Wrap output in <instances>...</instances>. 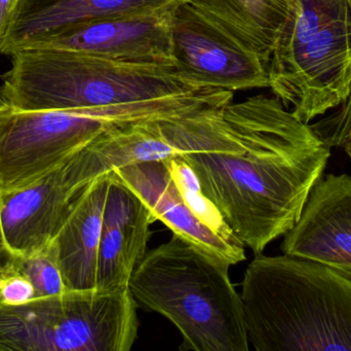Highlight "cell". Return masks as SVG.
Listing matches in <instances>:
<instances>
[{
	"mask_svg": "<svg viewBox=\"0 0 351 351\" xmlns=\"http://www.w3.org/2000/svg\"><path fill=\"white\" fill-rule=\"evenodd\" d=\"M241 297L255 350L351 351V280L323 264L258 253Z\"/></svg>",
	"mask_w": 351,
	"mask_h": 351,
	"instance_id": "7a4b0ae2",
	"label": "cell"
},
{
	"mask_svg": "<svg viewBox=\"0 0 351 351\" xmlns=\"http://www.w3.org/2000/svg\"><path fill=\"white\" fill-rule=\"evenodd\" d=\"M10 58L0 96L18 111L90 109L197 90L180 80L173 66L127 63L60 49H23Z\"/></svg>",
	"mask_w": 351,
	"mask_h": 351,
	"instance_id": "277c9868",
	"label": "cell"
},
{
	"mask_svg": "<svg viewBox=\"0 0 351 351\" xmlns=\"http://www.w3.org/2000/svg\"><path fill=\"white\" fill-rule=\"evenodd\" d=\"M269 60V88L304 123L350 95L351 0H286Z\"/></svg>",
	"mask_w": 351,
	"mask_h": 351,
	"instance_id": "5b68a950",
	"label": "cell"
},
{
	"mask_svg": "<svg viewBox=\"0 0 351 351\" xmlns=\"http://www.w3.org/2000/svg\"><path fill=\"white\" fill-rule=\"evenodd\" d=\"M18 265V257L10 249L3 229H2L1 218H0V280L8 275L10 272L14 271Z\"/></svg>",
	"mask_w": 351,
	"mask_h": 351,
	"instance_id": "ffe728a7",
	"label": "cell"
},
{
	"mask_svg": "<svg viewBox=\"0 0 351 351\" xmlns=\"http://www.w3.org/2000/svg\"><path fill=\"white\" fill-rule=\"evenodd\" d=\"M19 0H0V41L3 36L10 14Z\"/></svg>",
	"mask_w": 351,
	"mask_h": 351,
	"instance_id": "44dd1931",
	"label": "cell"
},
{
	"mask_svg": "<svg viewBox=\"0 0 351 351\" xmlns=\"http://www.w3.org/2000/svg\"><path fill=\"white\" fill-rule=\"evenodd\" d=\"M166 117L111 128L76 152L70 163L80 185L86 188L97 177L128 165L179 156L165 127Z\"/></svg>",
	"mask_w": 351,
	"mask_h": 351,
	"instance_id": "9a60e30c",
	"label": "cell"
},
{
	"mask_svg": "<svg viewBox=\"0 0 351 351\" xmlns=\"http://www.w3.org/2000/svg\"><path fill=\"white\" fill-rule=\"evenodd\" d=\"M339 109H350L351 107V84H350V95H348V98H346V100L344 101L343 103H342L341 105H339Z\"/></svg>",
	"mask_w": 351,
	"mask_h": 351,
	"instance_id": "603a6c76",
	"label": "cell"
},
{
	"mask_svg": "<svg viewBox=\"0 0 351 351\" xmlns=\"http://www.w3.org/2000/svg\"><path fill=\"white\" fill-rule=\"evenodd\" d=\"M174 10L76 23L35 39L20 51L60 49L127 63L173 66L171 24Z\"/></svg>",
	"mask_w": 351,
	"mask_h": 351,
	"instance_id": "30bf717a",
	"label": "cell"
},
{
	"mask_svg": "<svg viewBox=\"0 0 351 351\" xmlns=\"http://www.w3.org/2000/svg\"><path fill=\"white\" fill-rule=\"evenodd\" d=\"M191 95H174L90 109H0V196L30 187L111 128L181 115Z\"/></svg>",
	"mask_w": 351,
	"mask_h": 351,
	"instance_id": "8992f818",
	"label": "cell"
},
{
	"mask_svg": "<svg viewBox=\"0 0 351 351\" xmlns=\"http://www.w3.org/2000/svg\"><path fill=\"white\" fill-rule=\"evenodd\" d=\"M35 299V290L30 280L18 269L0 280V303L22 305Z\"/></svg>",
	"mask_w": 351,
	"mask_h": 351,
	"instance_id": "d6986e66",
	"label": "cell"
},
{
	"mask_svg": "<svg viewBox=\"0 0 351 351\" xmlns=\"http://www.w3.org/2000/svg\"><path fill=\"white\" fill-rule=\"evenodd\" d=\"M112 172L176 236L228 267L245 261V245L179 156L136 163Z\"/></svg>",
	"mask_w": 351,
	"mask_h": 351,
	"instance_id": "ba28073f",
	"label": "cell"
},
{
	"mask_svg": "<svg viewBox=\"0 0 351 351\" xmlns=\"http://www.w3.org/2000/svg\"><path fill=\"white\" fill-rule=\"evenodd\" d=\"M311 126L330 148H342L351 137V107L336 109L331 115Z\"/></svg>",
	"mask_w": 351,
	"mask_h": 351,
	"instance_id": "ac0fdd59",
	"label": "cell"
},
{
	"mask_svg": "<svg viewBox=\"0 0 351 351\" xmlns=\"http://www.w3.org/2000/svg\"><path fill=\"white\" fill-rule=\"evenodd\" d=\"M16 269L34 286L35 299L55 296L66 291L51 245L32 255L18 257Z\"/></svg>",
	"mask_w": 351,
	"mask_h": 351,
	"instance_id": "e0dca14e",
	"label": "cell"
},
{
	"mask_svg": "<svg viewBox=\"0 0 351 351\" xmlns=\"http://www.w3.org/2000/svg\"><path fill=\"white\" fill-rule=\"evenodd\" d=\"M187 0H19L10 14L0 54L12 56L31 41L76 23L123 14L174 10Z\"/></svg>",
	"mask_w": 351,
	"mask_h": 351,
	"instance_id": "4fadbf2b",
	"label": "cell"
},
{
	"mask_svg": "<svg viewBox=\"0 0 351 351\" xmlns=\"http://www.w3.org/2000/svg\"><path fill=\"white\" fill-rule=\"evenodd\" d=\"M342 148L346 150V154L348 155V158H350L351 162V137L348 138L346 142H344L343 146Z\"/></svg>",
	"mask_w": 351,
	"mask_h": 351,
	"instance_id": "7402d4cb",
	"label": "cell"
},
{
	"mask_svg": "<svg viewBox=\"0 0 351 351\" xmlns=\"http://www.w3.org/2000/svg\"><path fill=\"white\" fill-rule=\"evenodd\" d=\"M110 183L111 172L92 181L49 243L66 291L98 288L99 247Z\"/></svg>",
	"mask_w": 351,
	"mask_h": 351,
	"instance_id": "5bb4252c",
	"label": "cell"
},
{
	"mask_svg": "<svg viewBox=\"0 0 351 351\" xmlns=\"http://www.w3.org/2000/svg\"><path fill=\"white\" fill-rule=\"evenodd\" d=\"M137 308L129 288L0 303V351H130L139 330Z\"/></svg>",
	"mask_w": 351,
	"mask_h": 351,
	"instance_id": "52a82bcc",
	"label": "cell"
},
{
	"mask_svg": "<svg viewBox=\"0 0 351 351\" xmlns=\"http://www.w3.org/2000/svg\"><path fill=\"white\" fill-rule=\"evenodd\" d=\"M228 269L173 234L145 253L129 288L138 306L177 328L180 350L249 351L243 301Z\"/></svg>",
	"mask_w": 351,
	"mask_h": 351,
	"instance_id": "3957f363",
	"label": "cell"
},
{
	"mask_svg": "<svg viewBox=\"0 0 351 351\" xmlns=\"http://www.w3.org/2000/svg\"><path fill=\"white\" fill-rule=\"evenodd\" d=\"M156 220L143 201L111 171L99 247V290L129 286L132 274L147 253L150 226Z\"/></svg>",
	"mask_w": 351,
	"mask_h": 351,
	"instance_id": "7c38bea8",
	"label": "cell"
},
{
	"mask_svg": "<svg viewBox=\"0 0 351 351\" xmlns=\"http://www.w3.org/2000/svg\"><path fill=\"white\" fill-rule=\"evenodd\" d=\"M282 253L311 260L351 280V175H322L300 218L284 235Z\"/></svg>",
	"mask_w": 351,
	"mask_h": 351,
	"instance_id": "8fae6325",
	"label": "cell"
},
{
	"mask_svg": "<svg viewBox=\"0 0 351 351\" xmlns=\"http://www.w3.org/2000/svg\"><path fill=\"white\" fill-rule=\"evenodd\" d=\"M165 127L204 195L255 255L294 227L331 158L278 97L173 115Z\"/></svg>",
	"mask_w": 351,
	"mask_h": 351,
	"instance_id": "6da1fadb",
	"label": "cell"
},
{
	"mask_svg": "<svg viewBox=\"0 0 351 351\" xmlns=\"http://www.w3.org/2000/svg\"><path fill=\"white\" fill-rule=\"evenodd\" d=\"M250 51L269 62L287 14L286 0H187Z\"/></svg>",
	"mask_w": 351,
	"mask_h": 351,
	"instance_id": "2e32d148",
	"label": "cell"
},
{
	"mask_svg": "<svg viewBox=\"0 0 351 351\" xmlns=\"http://www.w3.org/2000/svg\"><path fill=\"white\" fill-rule=\"evenodd\" d=\"M171 41L176 76L194 88L234 92L269 87V62L187 1L173 12Z\"/></svg>",
	"mask_w": 351,
	"mask_h": 351,
	"instance_id": "9c48e42d",
	"label": "cell"
}]
</instances>
